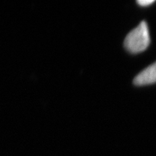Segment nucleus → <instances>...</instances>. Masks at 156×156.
Here are the masks:
<instances>
[{"label": "nucleus", "instance_id": "1", "mask_svg": "<svg viewBox=\"0 0 156 156\" xmlns=\"http://www.w3.org/2000/svg\"><path fill=\"white\" fill-rule=\"evenodd\" d=\"M149 30L146 22L142 21L136 28L129 33L124 40L126 49L132 54H137L144 51L149 46Z\"/></svg>", "mask_w": 156, "mask_h": 156}, {"label": "nucleus", "instance_id": "2", "mask_svg": "<svg viewBox=\"0 0 156 156\" xmlns=\"http://www.w3.org/2000/svg\"><path fill=\"white\" fill-rule=\"evenodd\" d=\"M156 83V62L149 67L143 69L134 79V85H151Z\"/></svg>", "mask_w": 156, "mask_h": 156}, {"label": "nucleus", "instance_id": "3", "mask_svg": "<svg viewBox=\"0 0 156 156\" xmlns=\"http://www.w3.org/2000/svg\"><path fill=\"white\" fill-rule=\"evenodd\" d=\"M154 0H140L137 1V3L139 4L140 6H148L154 2Z\"/></svg>", "mask_w": 156, "mask_h": 156}]
</instances>
